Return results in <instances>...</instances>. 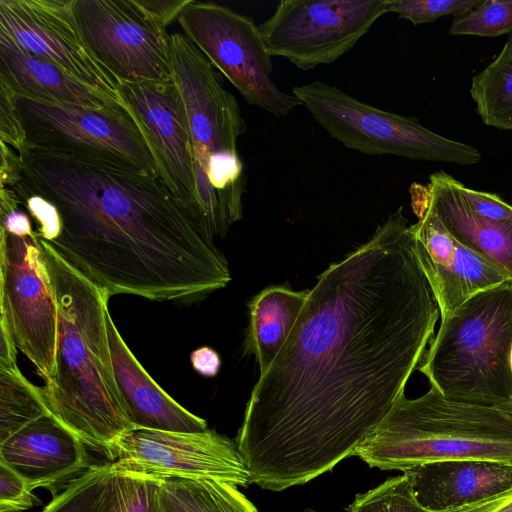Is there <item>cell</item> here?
<instances>
[{"mask_svg": "<svg viewBox=\"0 0 512 512\" xmlns=\"http://www.w3.org/2000/svg\"><path fill=\"white\" fill-rule=\"evenodd\" d=\"M440 310L400 206L308 290L236 438L250 484L282 491L353 456L419 366Z\"/></svg>", "mask_w": 512, "mask_h": 512, "instance_id": "cell-1", "label": "cell"}, {"mask_svg": "<svg viewBox=\"0 0 512 512\" xmlns=\"http://www.w3.org/2000/svg\"><path fill=\"white\" fill-rule=\"evenodd\" d=\"M15 190L57 209L48 242L111 296L193 300L231 281L228 262L157 172L91 154L25 147Z\"/></svg>", "mask_w": 512, "mask_h": 512, "instance_id": "cell-2", "label": "cell"}, {"mask_svg": "<svg viewBox=\"0 0 512 512\" xmlns=\"http://www.w3.org/2000/svg\"><path fill=\"white\" fill-rule=\"evenodd\" d=\"M39 242L58 312L55 372L42 387L44 398L52 416L113 462L119 440L136 428L114 377L106 326L111 295Z\"/></svg>", "mask_w": 512, "mask_h": 512, "instance_id": "cell-3", "label": "cell"}, {"mask_svg": "<svg viewBox=\"0 0 512 512\" xmlns=\"http://www.w3.org/2000/svg\"><path fill=\"white\" fill-rule=\"evenodd\" d=\"M353 456L370 467L402 472L451 460L512 465V406L453 401L432 387L413 399L404 393Z\"/></svg>", "mask_w": 512, "mask_h": 512, "instance_id": "cell-4", "label": "cell"}, {"mask_svg": "<svg viewBox=\"0 0 512 512\" xmlns=\"http://www.w3.org/2000/svg\"><path fill=\"white\" fill-rule=\"evenodd\" d=\"M171 51L193 145L197 221L214 241L243 217L247 177L238 141L247 126L220 74L183 34H171Z\"/></svg>", "mask_w": 512, "mask_h": 512, "instance_id": "cell-5", "label": "cell"}, {"mask_svg": "<svg viewBox=\"0 0 512 512\" xmlns=\"http://www.w3.org/2000/svg\"><path fill=\"white\" fill-rule=\"evenodd\" d=\"M440 318L417 367L430 387L453 401L512 406V280Z\"/></svg>", "mask_w": 512, "mask_h": 512, "instance_id": "cell-6", "label": "cell"}, {"mask_svg": "<svg viewBox=\"0 0 512 512\" xmlns=\"http://www.w3.org/2000/svg\"><path fill=\"white\" fill-rule=\"evenodd\" d=\"M316 122L344 147L365 155H394L411 160L472 165L480 151L439 135L415 117L382 110L327 82L292 88Z\"/></svg>", "mask_w": 512, "mask_h": 512, "instance_id": "cell-7", "label": "cell"}, {"mask_svg": "<svg viewBox=\"0 0 512 512\" xmlns=\"http://www.w3.org/2000/svg\"><path fill=\"white\" fill-rule=\"evenodd\" d=\"M177 22L249 105L277 117L301 106L274 82L272 56L252 18L215 2L190 0Z\"/></svg>", "mask_w": 512, "mask_h": 512, "instance_id": "cell-8", "label": "cell"}, {"mask_svg": "<svg viewBox=\"0 0 512 512\" xmlns=\"http://www.w3.org/2000/svg\"><path fill=\"white\" fill-rule=\"evenodd\" d=\"M81 36L118 82L173 80L171 34L147 0H74Z\"/></svg>", "mask_w": 512, "mask_h": 512, "instance_id": "cell-9", "label": "cell"}, {"mask_svg": "<svg viewBox=\"0 0 512 512\" xmlns=\"http://www.w3.org/2000/svg\"><path fill=\"white\" fill-rule=\"evenodd\" d=\"M389 0H282L259 27L271 56L301 70L334 63L387 13Z\"/></svg>", "mask_w": 512, "mask_h": 512, "instance_id": "cell-10", "label": "cell"}, {"mask_svg": "<svg viewBox=\"0 0 512 512\" xmlns=\"http://www.w3.org/2000/svg\"><path fill=\"white\" fill-rule=\"evenodd\" d=\"M15 102L25 147L91 154L157 172L145 138L125 105L94 109L16 93Z\"/></svg>", "mask_w": 512, "mask_h": 512, "instance_id": "cell-11", "label": "cell"}, {"mask_svg": "<svg viewBox=\"0 0 512 512\" xmlns=\"http://www.w3.org/2000/svg\"><path fill=\"white\" fill-rule=\"evenodd\" d=\"M0 318L44 382L55 372L58 312L37 234L0 228Z\"/></svg>", "mask_w": 512, "mask_h": 512, "instance_id": "cell-12", "label": "cell"}, {"mask_svg": "<svg viewBox=\"0 0 512 512\" xmlns=\"http://www.w3.org/2000/svg\"><path fill=\"white\" fill-rule=\"evenodd\" d=\"M112 469L165 479H212L235 486L250 484L236 442L214 430L172 432L134 429L116 447Z\"/></svg>", "mask_w": 512, "mask_h": 512, "instance_id": "cell-13", "label": "cell"}, {"mask_svg": "<svg viewBox=\"0 0 512 512\" xmlns=\"http://www.w3.org/2000/svg\"><path fill=\"white\" fill-rule=\"evenodd\" d=\"M118 94L145 138L160 179L197 221L193 145L185 103L174 79L120 82Z\"/></svg>", "mask_w": 512, "mask_h": 512, "instance_id": "cell-14", "label": "cell"}, {"mask_svg": "<svg viewBox=\"0 0 512 512\" xmlns=\"http://www.w3.org/2000/svg\"><path fill=\"white\" fill-rule=\"evenodd\" d=\"M0 31L27 53L56 63L83 83L121 100L118 80L81 36L74 0H0Z\"/></svg>", "mask_w": 512, "mask_h": 512, "instance_id": "cell-15", "label": "cell"}, {"mask_svg": "<svg viewBox=\"0 0 512 512\" xmlns=\"http://www.w3.org/2000/svg\"><path fill=\"white\" fill-rule=\"evenodd\" d=\"M87 446L54 416L43 417L0 443V461L30 488L59 493L91 467Z\"/></svg>", "mask_w": 512, "mask_h": 512, "instance_id": "cell-16", "label": "cell"}, {"mask_svg": "<svg viewBox=\"0 0 512 512\" xmlns=\"http://www.w3.org/2000/svg\"><path fill=\"white\" fill-rule=\"evenodd\" d=\"M463 184L444 171L429 176L427 186L413 183L412 201L426 204L464 247L483 257L512 280V221L482 217L469 206Z\"/></svg>", "mask_w": 512, "mask_h": 512, "instance_id": "cell-17", "label": "cell"}, {"mask_svg": "<svg viewBox=\"0 0 512 512\" xmlns=\"http://www.w3.org/2000/svg\"><path fill=\"white\" fill-rule=\"evenodd\" d=\"M106 326L114 377L125 412L136 429L204 432L207 422L168 395L128 348L108 312Z\"/></svg>", "mask_w": 512, "mask_h": 512, "instance_id": "cell-18", "label": "cell"}, {"mask_svg": "<svg viewBox=\"0 0 512 512\" xmlns=\"http://www.w3.org/2000/svg\"><path fill=\"white\" fill-rule=\"evenodd\" d=\"M429 512L465 506L512 486V465L479 460L433 462L404 472Z\"/></svg>", "mask_w": 512, "mask_h": 512, "instance_id": "cell-19", "label": "cell"}, {"mask_svg": "<svg viewBox=\"0 0 512 512\" xmlns=\"http://www.w3.org/2000/svg\"><path fill=\"white\" fill-rule=\"evenodd\" d=\"M0 80L16 94L94 109L124 106L49 60L31 55L0 31Z\"/></svg>", "mask_w": 512, "mask_h": 512, "instance_id": "cell-20", "label": "cell"}, {"mask_svg": "<svg viewBox=\"0 0 512 512\" xmlns=\"http://www.w3.org/2000/svg\"><path fill=\"white\" fill-rule=\"evenodd\" d=\"M308 290L294 291L286 286H270L249 303V326L244 351L255 356L260 375L274 361L293 329L306 302Z\"/></svg>", "mask_w": 512, "mask_h": 512, "instance_id": "cell-21", "label": "cell"}, {"mask_svg": "<svg viewBox=\"0 0 512 512\" xmlns=\"http://www.w3.org/2000/svg\"><path fill=\"white\" fill-rule=\"evenodd\" d=\"M508 280L501 269L458 242L454 263L430 286L442 317L475 294Z\"/></svg>", "mask_w": 512, "mask_h": 512, "instance_id": "cell-22", "label": "cell"}, {"mask_svg": "<svg viewBox=\"0 0 512 512\" xmlns=\"http://www.w3.org/2000/svg\"><path fill=\"white\" fill-rule=\"evenodd\" d=\"M470 95L485 125L512 130V37L497 57L473 77Z\"/></svg>", "mask_w": 512, "mask_h": 512, "instance_id": "cell-23", "label": "cell"}, {"mask_svg": "<svg viewBox=\"0 0 512 512\" xmlns=\"http://www.w3.org/2000/svg\"><path fill=\"white\" fill-rule=\"evenodd\" d=\"M50 415L42 387L31 383L18 365L0 368V443Z\"/></svg>", "mask_w": 512, "mask_h": 512, "instance_id": "cell-24", "label": "cell"}, {"mask_svg": "<svg viewBox=\"0 0 512 512\" xmlns=\"http://www.w3.org/2000/svg\"><path fill=\"white\" fill-rule=\"evenodd\" d=\"M160 481L113 470L93 512H161Z\"/></svg>", "mask_w": 512, "mask_h": 512, "instance_id": "cell-25", "label": "cell"}, {"mask_svg": "<svg viewBox=\"0 0 512 512\" xmlns=\"http://www.w3.org/2000/svg\"><path fill=\"white\" fill-rule=\"evenodd\" d=\"M113 471L111 462L92 464L67 483L42 512H93Z\"/></svg>", "mask_w": 512, "mask_h": 512, "instance_id": "cell-26", "label": "cell"}, {"mask_svg": "<svg viewBox=\"0 0 512 512\" xmlns=\"http://www.w3.org/2000/svg\"><path fill=\"white\" fill-rule=\"evenodd\" d=\"M348 512H429L417 501L407 474L387 479L377 487L357 494Z\"/></svg>", "mask_w": 512, "mask_h": 512, "instance_id": "cell-27", "label": "cell"}, {"mask_svg": "<svg viewBox=\"0 0 512 512\" xmlns=\"http://www.w3.org/2000/svg\"><path fill=\"white\" fill-rule=\"evenodd\" d=\"M512 32V1L483 0L478 6L455 15L450 35L496 37Z\"/></svg>", "mask_w": 512, "mask_h": 512, "instance_id": "cell-28", "label": "cell"}, {"mask_svg": "<svg viewBox=\"0 0 512 512\" xmlns=\"http://www.w3.org/2000/svg\"><path fill=\"white\" fill-rule=\"evenodd\" d=\"M183 481L201 512H258L235 485L212 479Z\"/></svg>", "mask_w": 512, "mask_h": 512, "instance_id": "cell-29", "label": "cell"}, {"mask_svg": "<svg viewBox=\"0 0 512 512\" xmlns=\"http://www.w3.org/2000/svg\"><path fill=\"white\" fill-rule=\"evenodd\" d=\"M483 0H389L387 13H396L414 25L427 24L450 14L467 12Z\"/></svg>", "mask_w": 512, "mask_h": 512, "instance_id": "cell-30", "label": "cell"}, {"mask_svg": "<svg viewBox=\"0 0 512 512\" xmlns=\"http://www.w3.org/2000/svg\"><path fill=\"white\" fill-rule=\"evenodd\" d=\"M41 503L26 480L0 461V512H21Z\"/></svg>", "mask_w": 512, "mask_h": 512, "instance_id": "cell-31", "label": "cell"}, {"mask_svg": "<svg viewBox=\"0 0 512 512\" xmlns=\"http://www.w3.org/2000/svg\"><path fill=\"white\" fill-rule=\"evenodd\" d=\"M0 142L20 154L25 148V132L17 111L15 91L0 80Z\"/></svg>", "mask_w": 512, "mask_h": 512, "instance_id": "cell-32", "label": "cell"}, {"mask_svg": "<svg viewBox=\"0 0 512 512\" xmlns=\"http://www.w3.org/2000/svg\"><path fill=\"white\" fill-rule=\"evenodd\" d=\"M462 193L478 215L496 221H512V205L497 194L467 188L464 184Z\"/></svg>", "mask_w": 512, "mask_h": 512, "instance_id": "cell-33", "label": "cell"}, {"mask_svg": "<svg viewBox=\"0 0 512 512\" xmlns=\"http://www.w3.org/2000/svg\"><path fill=\"white\" fill-rule=\"evenodd\" d=\"M159 504L161 512H201L180 478L160 481Z\"/></svg>", "mask_w": 512, "mask_h": 512, "instance_id": "cell-34", "label": "cell"}, {"mask_svg": "<svg viewBox=\"0 0 512 512\" xmlns=\"http://www.w3.org/2000/svg\"><path fill=\"white\" fill-rule=\"evenodd\" d=\"M442 512H512V486L480 501Z\"/></svg>", "mask_w": 512, "mask_h": 512, "instance_id": "cell-35", "label": "cell"}, {"mask_svg": "<svg viewBox=\"0 0 512 512\" xmlns=\"http://www.w3.org/2000/svg\"><path fill=\"white\" fill-rule=\"evenodd\" d=\"M193 369L205 377H214L219 372L221 359L219 354L208 346L200 347L191 353Z\"/></svg>", "mask_w": 512, "mask_h": 512, "instance_id": "cell-36", "label": "cell"}, {"mask_svg": "<svg viewBox=\"0 0 512 512\" xmlns=\"http://www.w3.org/2000/svg\"><path fill=\"white\" fill-rule=\"evenodd\" d=\"M0 228L8 233L19 236H33L36 234L32 229V219L28 213L22 210L15 209L9 212L0 214Z\"/></svg>", "mask_w": 512, "mask_h": 512, "instance_id": "cell-37", "label": "cell"}, {"mask_svg": "<svg viewBox=\"0 0 512 512\" xmlns=\"http://www.w3.org/2000/svg\"><path fill=\"white\" fill-rule=\"evenodd\" d=\"M0 368L17 366V346L7 322L0 318Z\"/></svg>", "mask_w": 512, "mask_h": 512, "instance_id": "cell-38", "label": "cell"}, {"mask_svg": "<svg viewBox=\"0 0 512 512\" xmlns=\"http://www.w3.org/2000/svg\"><path fill=\"white\" fill-rule=\"evenodd\" d=\"M510 367H511V372H512V350H511V354H510Z\"/></svg>", "mask_w": 512, "mask_h": 512, "instance_id": "cell-39", "label": "cell"}, {"mask_svg": "<svg viewBox=\"0 0 512 512\" xmlns=\"http://www.w3.org/2000/svg\"><path fill=\"white\" fill-rule=\"evenodd\" d=\"M302 512H315V511H314V510H312V509H310V508H307V509H305V510H304V511H302Z\"/></svg>", "mask_w": 512, "mask_h": 512, "instance_id": "cell-40", "label": "cell"}]
</instances>
